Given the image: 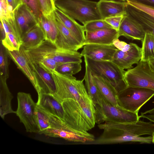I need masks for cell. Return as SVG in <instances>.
<instances>
[{
    "label": "cell",
    "mask_w": 154,
    "mask_h": 154,
    "mask_svg": "<svg viewBox=\"0 0 154 154\" xmlns=\"http://www.w3.org/2000/svg\"><path fill=\"white\" fill-rule=\"evenodd\" d=\"M62 103L63 121L68 126L82 131L88 132L94 128L96 123L95 107L89 95L78 100L66 99Z\"/></svg>",
    "instance_id": "6da1fadb"
},
{
    "label": "cell",
    "mask_w": 154,
    "mask_h": 154,
    "mask_svg": "<svg viewBox=\"0 0 154 154\" xmlns=\"http://www.w3.org/2000/svg\"><path fill=\"white\" fill-rule=\"evenodd\" d=\"M103 132L97 138L100 144L116 143L122 136L128 135L140 136L154 135V124L139 120L136 122H107L98 125Z\"/></svg>",
    "instance_id": "7a4b0ae2"
},
{
    "label": "cell",
    "mask_w": 154,
    "mask_h": 154,
    "mask_svg": "<svg viewBox=\"0 0 154 154\" xmlns=\"http://www.w3.org/2000/svg\"><path fill=\"white\" fill-rule=\"evenodd\" d=\"M56 8L83 25L94 20L102 19L97 2L90 0H56Z\"/></svg>",
    "instance_id": "3957f363"
},
{
    "label": "cell",
    "mask_w": 154,
    "mask_h": 154,
    "mask_svg": "<svg viewBox=\"0 0 154 154\" xmlns=\"http://www.w3.org/2000/svg\"><path fill=\"white\" fill-rule=\"evenodd\" d=\"M84 61L93 74L100 76L110 83L118 93L127 86L125 71L112 61H96L84 56Z\"/></svg>",
    "instance_id": "277c9868"
},
{
    "label": "cell",
    "mask_w": 154,
    "mask_h": 154,
    "mask_svg": "<svg viewBox=\"0 0 154 154\" xmlns=\"http://www.w3.org/2000/svg\"><path fill=\"white\" fill-rule=\"evenodd\" d=\"M51 74L56 87L54 95L61 103L67 99L78 100L88 95L84 79L78 80L73 75L61 74L56 71Z\"/></svg>",
    "instance_id": "5b68a950"
},
{
    "label": "cell",
    "mask_w": 154,
    "mask_h": 154,
    "mask_svg": "<svg viewBox=\"0 0 154 154\" xmlns=\"http://www.w3.org/2000/svg\"><path fill=\"white\" fill-rule=\"evenodd\" d=\"M50 128L39 134L59 137L74 142L87 143L95 140L94 136L88 131H78L68 126L60 118L49 114Z\"/></svg>",
    "instance_id": "8992f818"
},
{
    "label": "cell",
    "mask_w": 154,
    "mask_h": 154,
    "mask_svg": "<svg viewBox=\"0 0 154 154\" xmlns=\"http://www.w3.org/2000/svg\"><path fill=\"white\" fill-rule=\"evenodd\" d=\"M96 122L99 124L107 122H136L139 120L138 112L126 110L119 106H114L103 98L101 102L94 104Z\"/></svg>",
    "instance_id": "52a82bcc"
},
{
    "label": "cell",
    "mask_w": 154,
    "mask_h": 154,
    "mask_svg": "<svg viewBox=\"0 0 154 154\" xmlns=\"http://www.w3.org/2000/svg\"><path fill=\"white\" fill-rule=\"evenodd\" d=\"M18 106L15 113L27 132L39 133L37 117V104L29 93L20 92L17 95Z\"/></svg>",
    "instance_id": "ba28073f"
},
{
    "label": "cell",
    "mask_w": 154,
    "mask_h": 154,
    "mask_svg": "<svg viewBox=\"0 0 154 154\" xmlns=\"http://www.w3.org/2000/svg\"><path fill=\"white\" fill-rule=\"evenodd\" d=\"M154 96L153 90L127 86L118 92V103L126 110L138 112L140 108Z\"/></svg>",
    "instance_id": "9c48e42d"
},
{
    "label": "cell",
    "mask_w": 154,
    "mask_h": 154,
    "mask_svg": "<svg viewBox=\"0 0 154 154\" xmlns=\"http://www.w3.org/2000/svg\"><path fill=\"white\" fill-rule=\"evenodd\" d=\"M26 50L51 59L57 65L69 62L81 63L82 62V56L77 51L59 48L54 44L45 40L37 47Z\"/></svg>",
    "instance_id": "30bf717a"
},
{
    "label": "cell",
    "mask_w": 154,
    "mask_h": 154,
    "mask_svg": "<svg viewBox=\"0 0 154 154\" xmlns=\"http://www.w3.org/2000/svg\"><path fill=\"white\" fill-rule=\"evenodd\" d=\"M124 78L128 86L154 90V70L149 61L140 60L135 67L125 71Z\"/></svg>",
    "instance_id": "8fae6325"
},
{
    "label": "cell",
    "mask_w": 154,
    "mask_h": 154,
    "mask_svg": "<svg viewBox=\"0 0 154 154\" xmlns=\"http://www.w3.org/2000/svg\"><path fill=\"white\" fill-rule=\"evenodd\" d=\"M8 52L10 57L27 77L39 95L41 90L34 69L35 65L26 49L21 45L18 50H8Z\"/></svg>",
    "instance_id": "7c38bea8"
},
{
    "label": "cell",
    "mask_w": 154,
    "mask_h": 154,
    "mask_svg": "<svg viewBox=\"0 0 154 154\" xmlns=\"http://www.w3.org/2000/svg\"><path fill=\"white\" fill-rule=\"evenodd\" d=\"M54 12V20L58 30L54 44L58 48L67 50L77 51L83 46L67 29Z\"/></svg>",
    "instance_id": "4fadbf2b"
},
{
    "label": "cell",
    "mask_w": 154,
    "mask_h": 154,
    "mask_svg": "<svg viewBox=\"0 0 154 154\" xmlns=\"http://www.w3.org/2000/svg\"><path fill=\"white\" fill-rule=\"evenodd\" d=\"M14 20L21 38L26 32L39 24L36 17L25 4L22 3L14 11Z\"/></svg>",
    "instance_id": "5bb4252c"
},
{
    "label": "cell",
    "mask_w": 154,
    "mask_h": 154,
    "mask_svg": "<svg viewBox=\"0 0 154 154\" xmlns=\"http://www.w3.org/2000/svg\"><path fill=\"white\" fill-rule=\"evenodd\" d=\"M117 49L112 45L89 44L83 46L81 54L96 61H112Z\"/></svg>",
    "instance_id": "9a60e30c"
},
{
    "label": "cell",
    "mask_w": 154,
    "mask_h": 154,
    "mask_svg": "<svg viewBox=\"0 0 154 154\" xmlns=\"http://www.w3.org/2000/svg\"><path fill=\"white\" fill-rule=\"evenodd\" d=\"M131 47L128 51H122L117 49L112 61L123 69L132 68L134 64H137L141 58V49L136 44L130 43Z\"/></svg>",
    "instance_id": "2e32d148"
},
{
    "label": "cell",
    "mask_w": 154,
    "mask_h": 154,
    "mask_svg": "<svg viewBox=\"0 0 154 154\" xmlns=\"http://www.w3.org/2000/svg\"><path fill=\"white\" fill-rule=\"evenodd\" d=\"M146 31L142 26L127 13L120 24L118 31V37L123 36L128 39L141 41Z\"/></svg>",
    "instance_id": "e0dca14e"
},
{
    "label": "cell",
    "mask_w": 154,
    "mask_h": 154,
    "mask_svg": "<svg viewBox=\"0 0 154 154\" xmlns=\"http://www.w3.org/2000/svg\"><path fill=\"white\" fill-rule=\"evenodd\" d=\"M119 38L118 31L113 28L86 32L83 45L89 44L112 45L115 39Z\"/></svg>",
    "instance_id": "ac0fdd59"
},
{
    "label": "cell",
    "mask_w": 154,
    "mask_h": 154,
    "mask_svg": "<svg viewBox=\"0 0 154 154\" xmlns=\"http://www.w3.org/2000/svg\"><path fill=\"white\" fill-rule=\"evenodd\" d=\"M37 105L48 113L63 120L64 112L62 103L53 94L41 93L38 96Z\"/></svg>",
    "instance_id": "d6986e66"
},
{
    "label": "cell",
    "mask_w": 154,
    "mask_h": 154,
    "mask_svg": "<svg viewBox=\"0 0 154 154\" xmlns=\"http://www.w3.org/2000/svg\"><path fill=\"white\" fill-rule=\"evenodd\" d=\"M127 4L125 1L113 0H99L97 6L103 19L127 13Z\"/></svg>",
    "instance_id": "ffe728a7"
},
{
    "label": "cell",
    "mask_w": 154,
    "mask_h": 154,
    "mask_svg": "<svg viewBox=\"0 0 154 154\" xmlns=\"http://www.w3.org/2000/svg\"><path fill=\"white\" fill-rule=\"evenodd\" d=\"M54 12L65 26L84 46L85 32L84 26L80 24L75 20L68 16L56 7Z\"/></svg>",
    "instance_id": "44dd1931"
},
{
    "label": "cell",
    "mask_w": 154,
    "mask_h": 154,
    "mask_svg": "<svg viewBox=\"0 0 154 154\" xmlns=\"http://www.w3.org/2000/svg\"><path fill=\"white\" fill-rule=\"evenodd\" d=\"M93 79L103 98L114 106H119L118 92L114 87L103 78L93 74Z\"/></svg>",
    "instance_id": "7402d4cb"
},
{
    "label": "cell",
    "mask_w": 154,
    "mask_h": 154,
    "mask_svg": "<svg viewBox=\"0 0 154 154\" xmlns=\"http://www.w3.org/2000/svg\"><path fill=\"white\" fill-rule=\"evenodd\" d=\"M45 40L44 32L39 24L25 33L21 37V45L26 49L39 46Z\"/></svg>",
    "instance_id": "603a6c76"
},
{
    "label": "cell",
    "mask_w": 154,
    "mask_h": 154,
    "mask_svg": "<svg viewBox=\"0 0 154 154\" xmlns=\"http://www.w3.org/2000/svg\"><path fill=\"white\" fill-rule=\"evenodd\" d=\"M34 64V69L40 87L41 93L54 95L56 92V87L52 74L38 65L35 63Z\"/></svg>",
    "instance_id": "cb8c5ba5"
},
{
    "label": "cell",
    "mask_w": 154,
    "mask_h": 154,
    "mask_svg": "<svg viewBox=\"0 0 154 154\" xmlns=\"http://www.w3.org/2000/svg\"><path fill=\"white\" fill-rule=\"evenodd\" d=\"M7 80L0 76V115L2 119H4L7 114L15 113L11 104L13 97L8 86Z\"/></svg>",
    "instance_id": "d4e9b609"
},
{
    "label": "cell",
    "mask_w": 154,
    "mask_h": 154,
    "mask_svg": "<svg viewBox=\"0 0 154 154\" xmlns=\"http://www.w3.org/2000/svg\"><path fill=\"white\" fill-rule=\"evenodd\" d=\"M38 23L44 32L45 40L54 44L58 31L54 20V11L48 15L42 14Z\"/></svg>",
    "instance_id": "484cf974"
},
{
    "label": "cell",
    "mask_w": 154,
    "mask_h": 154,
    "mask_svg": "<svg viewBox=\"0 0 154 154\" xmlns=\"http://www.w3.org/2000/svg\"><path fill=\"white\" fill-rule=\"evenodd\" d=\"M126 9L127 13L142 26L146 32L154 35V18L127 4Z\"/></svg>",
    "instance_id": "4316f807"
},
{
    "label": "cell",
    "mask_w": 154,
    "mask_h": 154,
    "mask_svg": "<svg viewBox=\"0 0 154 154\" xmlns=\"http://www.w3.org/2000/svg\"><path fill=\"white\" fill-rule=\"evenodd\" d=\"M85 70L84 77L88 93L94 104L101 103L103 99L94 81L93 74L88 66L85 64Z\"/></svg>",
    "instance_id": "83f0119b"
},
{
    "label": "cell",
    "mask_w": 154,
    "mask_h": 154,
    "mask_svg": "<svg viewBox=\"0 0 154 154\" xmlns=\"http://www.w3.org/2000/svg\"><path fill=\"white\" fill-rule=\"evenodd\" d=\"M26 51L32 62L52 74L56 71L57 63L53 60L40 54Z\"/></svg>",
    "instance_id": "f1b7e54d"
},
{
    "label": "cell",
    "mask_w": 154,
    "mask_h": 154,
    "mask_svg": "<svg viewBox=\"0 0 154 154\" xmlns=\"http://www.w3.org/2000/svg\"><path fill=\"white\" fill-rule=\"evenodd\" d=\"M142 42L140 60L149 61L154 60V35L150 32H146Z\"/></svg>",
    "instance_id": "f546056e"
},
{
    "label": "cell",
    "mask_w": 154,
    "mask_h": 154,
    "mask_svg": "<svg viewBox=\"0 0 154 154\" xmlns=\"http://www.w3.org/2000/svg\"><path fill=\"white\" fill-rule=\"evenodd\" d=\"M81 69V63L69 62L57 65L56 71L61 74L73 75L80 72Z\"/></svg>",
    "instance_id": "4dcf8cb0"
},
{
    "label": "cell",
    "mask_w": 154,
    "mask_h": 154,
    "mask_svg": "<svg viewBox=\"0 0 154 154\" xmlns=\"http://www.w3.org/2000/svg\"><path fill=\"white\" fill-rule=\"evenodd\" d=\"M9 56L8 50L0 42V76L7 79L9 76Z\"/></svg>",
    "instance_id": "1f68e13d"
},
{
    "label": "cell",
    "mask_w": 154,
    "mask_h": 154,
    "mask_svg": "<svg viewBox=\"0 0 154 154\" xmlns=\"http://www.w3.org/2000/svg\"><path fill=\"white\" fill-rule=\"evenodd\" d=\"M4 47L8 50H18L21 45V39L12 32L6 33L5 37L0 41Z\"/></svg>",
    "instance_id": "d6a6232c"
},
{
    "label": "cell",
    "mask_w": 154,
    "mask_h": 154,
    "mask_svg": "<svg viewBox=\"0 0 154 154\" xmlns=\"http://www.w3.org/2000/svg\"><path fill=\"white\" fill-rule=\"evenodd\" d=\"M37 117L40 130L39 134L41 132L50 128L49 114L37 105Z\"/></svg>",
    "instance_id": "836d02e7"
},
{
    "label": "cell",
    "mask_w": 154,
    "mask_h": 154,
    "mask_svg": "<svg viewBox=\"0 0 154 154\" xmlns=\"http://www.w3.org/2000/svg\"><path fill=\"white\" fill-rule=\"evenodd\" d=\"M83 26L85 32L112 28L103 19L89 21Z\"/></svg>",
    "instance_id": "e575fe53"
},
{
    "label": "cell",
    "mask_w": 154,
    "mask_h": 154,
    "mask_svg": "<svg viewBox=\"0 0 154 154\" xmlns=\"http://www.w3.org/2000/svg\"><path fill=\"white\" fill-rule=\"evenodd\" d=\"M22 2L30 9L38 22L42 14L39 0H22Z\"/></svg>",
    "instance_id": "d590c367"
},
{
    "label": "cell",
    "mask_w": 154,
    "mask_h": 154,
    "mask_svg": "<svg viewBox=\"0 0 154 154\" xmlns=\"http://www.w3.org/2000/svg\"><path fill=\"white\" fill-rule=\"evenodd\" d=\"M125 2L128 4L154 18V6L146 5L132 0H127Z\"/></svg>",
    "instance_id": "8d00e7d4"
},
{
    "label": "cell",
    "mask_w": 154,
    "mask_h": 154,
    "mask_svg": "<svg viewBox=\"0 0 154 154\" xmlns=\"http://www.w3.org/2000/svg\"><path fill=\"white\" fill-rule=\"evenodd\" d=\"M42 14L48 15L53 12L55 8L54 0H39Z\"/></svg>",
    "instance_id": "74e56055"
},
{
    "label": "cell",
    "mask_w": 154,
    "mask_h": 154,
    "mask_svg": "<svg viewBox=\"0 0 154 154\" xmlns=\"http://www.w3.org/2000/svg\"><path fill=\"white\" fill-rule=\"evenodd\" d=\"M126 14L109 17L104 20L113 28L118 31L122 21Z\"/></svg>",
    "instance_id": "f35d334b"
},
{
    "label": "cell",
    "mask_w": 154,
    "mask_h": 154,
    "mask_svg": "<svg viewBox=\"0 0 154 154\" xmlns=\"http://www.w3.org/2000/svg\"><path fill=\"white\" fill-rule=\"evenodd\" d=\"M113 44L118 49L123 52L128 51L131 47L130 43L128 44L124 41L120 40L119 38L115 39Z\"/></svg>",
    "instance_id": "ab89813d"
},
{
    "label": "cell",
    "mask_w": 154,
    "mask_h": 154,
    "mask_svg": "<svg viewBox=\"0 0 154 154\" xmlns=\"http://www.w3.org/2000/svg\"><path fill=\"white\" fill-rule=\"evenodd\" d=\"M7 6L9 11L14 13L15 10L21 4L22 0H7Z\"/></svg>",
    "instance_id": "60d3db41"
},
{
    "label": "cell",
    "mask_w": 154,
    "mask_h": 154,
    "mask_svg": "<svg viewBox=\"0 0 154 154\" xmlns=\"http://www.w3.org/2000/svg\"><path fill=\"white\" fill-rule=\"evenodd\" d=\"M139 118L147 119L151 122L154 123V108L144 112H141Z\"/></svg>",
    "instance_id": "b9f144b4"
},
{
    "label": "cell",
    "mask_w": 154,
    "mask_h": 154,
    "mask_svg": "<svg viewBox=\"0 0 154 154\" xmlns=\"http://www.w3.org/2000/svg\"><path fill=\"white\" fill-rule=\"evenodd\" d=\"M125 2L127 0H121ZM146 5L154 6V0H132Z\"/></svg>",
    "instance_id": "7bdbcfd3"
},
{
    "label": "cell",
    "mask_w": 154,
    "mask_h": 154,
    "mask_svg": "<svg viewBox=\"0 0 154 154\" xmlns=\"http://www.w3.org/2000/svg\"><path fill=\"white\" fill-rule=\"evenodd\" d=\"M0 40L1 41L5 38L6 36L5 30L3 25L0 22Z\"/></svg>",
    "instance_id": "ee69618b"
},
{
    "label": "cell",
    "mask_w": 154,
    "mask_h": 154,
    "mask_svg": "<svg viewBox=\"0 0 154 154\" xmlns=\"http://www.w3.org/2000/svg\"><path fill=\"white\" fill-rule=\"evenodd\" d=\"M149 62L150 66L154 70V60H149Z\"/></svg>",
    "instance_id": "f6af8a7d"
},
{
    "label": "cell",
    "mask_w": 154,
    "mask_h": 154,
    "mask_svg": "<svg viewBox=\"0 0 154 154\" xmlns=\"http://www.w3.org/2000/svg\"><path fill=\"white\" fill-rule=\"evenodd\" d=\"M152 142L154 143V135L152 136Z\"/></svg>",
    "instance_id": "bcb514c9"
},
{
    "label": "cell",
    "mask_w": 154,
    "mask_h": 154,
    "mask_svg": "<svg viewBox=\"0 0 154 154\" xmlns=\"http://www.w3.org/2000/svg\"><path fill=\"white\" fill-rule=\"evenodd\" d=\"M3 1H4L5 3L7 4V0H2Z\"/></svg>",
    "instance_id": "7dc6e473"
},
{
    "label": "cell",
    "mask_w": 154,
    "mask_h": 154,
    "mask_svg": "<svg viewBox=\"0 0 154 154\" xmlns=\"http://www.w3.org/2000/svg\"><path fill=\"white\" fill-rule=\"evenodd\" d=\"M56 0H54V2Z\"/></svg>",
    "instance_id": "c3c4849f"
}]
</instances>
